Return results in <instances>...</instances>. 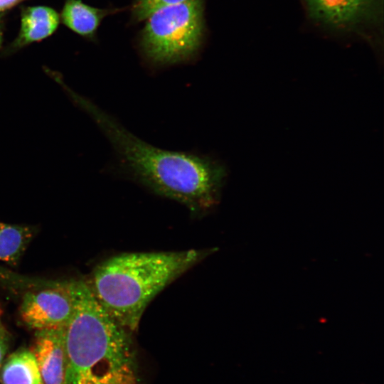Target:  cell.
Returning <instances> with one entry per match:
<instances>
[{
	"label": "cell",
	"instance_id": "cell-1",
	"mask_svg": "<svg viewBox=\"0 0 384 384\" xmlns=\"http://www.w3.org/2000/svg\"><path fill=\"white\" fill-rule=\"evenodd\" d=\"M88 108L112 144L117 169L124 176L183 204L196 215L206 213L218 203L226 177L218 160L154 146L109 114L93 106Z\"/></svg>",
	"mask_w": 384,
	"mask_h": 384
},
{
	"label": "cell",
	"instance_id": "cell-2",
	"mask_svg": "<svg viewBox=\"0 0 384 384\" xmlns=\"http://www.w3.org/2000/svg\"><path fill=\"white\" fill-rule=\"evenodd\" d=\"M68 284L73 311L64 327L66 384H139L132 333L109 314L87 282Z\"/></svg>",
	"mask_w": 384,
	"mask_h": 384
},
{
	"label": "cell",
	"instance_id": "cell-3",
	"mask_svg": "<svg viewBox=\"0 0 384 384\" xmlns=\"http://www.w3.org/2000/svg\"><path fill=\"white\" fill-rule=\"evenodd\" d=\"M215 249L129 252L111 257L94 270L92 292L121 326L133 333L150 302Z\"/></svg>",
	"mask_w": 384,
	"mask_h": 384
},
{
	"label": "cell",
	"instance_id": "cell-4",
	"mask_svg": "<svg viewBox=\"0 0 384 384\" xmlns=\"http://www.w3.org/2000/svg\"><path fill=\"white\" fill-rule=\"evenodd\" d=\"M203 24V0L161 8L146 18L142 34L143 51L156 64L183 61L200 46Z\"/></svg>",
	"mask_w": 384,
	"mask_h": 384
},
{
	"label": "cell",
	"instance_id": "cell-5",
	"mask_svg": "<svg viewBox=\"0 0 384 384\" xmlns=\"http://www.w3.org/2000/svg\"><path fill=\"white\" fill-rule=\"evenodd\" d=\"M73 311L68 282L27 292L20 305V316L30 329L64 327Z\"/></svg>",
	"mask_w": 384,
	"mask_h": 384
},
{
	"label": "cell",
	"instance_id": "cell-6",
	"mask_svg": "<svg viewBox=\"0 0 384 384\" xmlns=\"http://www.w3.org/2000/svg\"><path fill=\"white\" fill-rule=\"evenodd\" d=\"M64 327L36 331L33 352L43 384H66L68 360Z\"/></svg>",
	"mask_w": 384,
	"mask_h": 384
},
{
	"label": "cell",
	"instance_id": "cell-7",
	"mask_svg": "<svg viewBox=\"0 0 384 384\" xmlns=\"http://www.w3.org/2000/svg\"><path fill=\"white\" fill-rule=\"evenodd\" d=\"M376 0H306L310 16L334 28H346L366 20Z\"/></svg>",
	"mask_w": 384,
	"mask_h": 384
},
{
	"label": "cell",
	"instance_id": "cell-8",
	"mask_svg": "<svg viewBox=\"0 0 384 384\" xmlns=\"http://www.w3.org/2000/svg\"><path fill=\"white\" fill-rule=\"evenodd\" d=\"M60 21V14L46 6L22 7L21 25L16 38L4 53H14L31 43L40 42L53 35Z\"/></svg>",
	"mask_w": 384,
	"mask_h": 384
},
{
	"label": "cell",
	"instance_id": "cell-9",
	"mask_svg": "<svg viewBox=\"0 0 384 384\" xmlns=\"http://www.w3.org/2000/svg\"><path fill=\"white\" fill-rule=\"evenodd\" d=\"M109 11L90 6L81 0H65L60 18L75 33L93 38L102 18Z\"/></svg>",
	"mask_w": 384,
	"mask_h": 384
},
{
	"label": "cell",
	"instance_id": "cell-10",
	"mask_svg": "<svg viewBox=\"0 0 384 384\" xmlns=\"http://www.w3.org/2000/svg\"><path fill=\"white\" fill-rule=\"evenodd\" d=\"M1 384H43L33 352L21 348L11 353L4 363Z\"/></svg>",
	"mask_w": 384,
	"mask_h": 384
},
{
	"label": "cell",
	"instance_id": "cell-11",
	"mask_svg": "<svg viewBox=\"0 0 384 384\" xmlns=\"http://www.w3.org/2000/svg\"><path fill=\"white\" fill-rule=\"evenodd\" d=\"M33 235L31 227L0 222V261L17 265Z\"/></svg>",
	"mask_w": 384,
	"mask_h": 384
},
{
	"label": "cell",
	"instance_id": "cell-12",
	"mask_svg": "<svg viewBox=\"0 0 384 384\" xmlns=\"http://www.w3.org/2000/svg\"><path fill=\"white\" fill-rule=\"evenodd\" d=\"M186 0H135L132 13L137 21L146 19L158 9L170 5L181 3Z\"/></svg>",
	"mask_w": 384,
	"mask_h": 384
},
{
	"label": "cell",
	"instance_id": "cell-13",
	"mask_svg": "<svg viewBox=\"0 0 384 384\" xmlns=\"http://www.w3.org/2000/svg\"><path fill=\"white\" fill-rule=\"evenodd\" d=\"M9 343L10 335L0 315V367L9 349Z\"/></svg>",
	"mask_w": 384,
	"mask_h": 384
},
{
	"label": "cell",
	"instance_id": "cell-14",
	"mask_svg": "<svg viewBox=\"0 0 384 384\" xmlns=\"http://www.w3.org/2000/svg\"><path fill=\"white\" fill-rule=\"evenodd\" d=\"M26 0H0V48L3 41V21L4 14Z\"/></svg>",
	"mask_w": 384,
	"mask_h": 384
}]
</instances>
